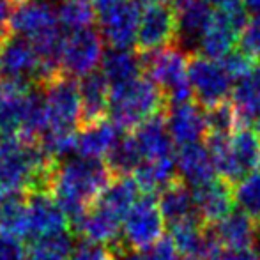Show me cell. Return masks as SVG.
<instances>
[{
	"label": "cell",
	"instance_id": "cell-7",
	"mask_svg": "<svg viewBox=\"0 0 260 260\" xmlns=\"http://www.w3.org/2000/svg\"><path fill=\"white\" fill-rule=\"evenodd\" d=\"M144 71L163 92L167 105L191 101V87L188 78L189 57L181 46H167L152 53H145Z\"/></svg>",
	"mask_w": 260,
	"mask_h": 260
},
{
	"label": "cell",
	"instance_id": "cell-12",
	"mask_svg": "<svg viewBox=\"0 0 260 260\" xmlns=\"http://www.w3.org/2000/svg\"><path fill=\"white\" fill-rule=\"evenodd\" d=\"M165 218L157 200L145 193L135 202L122 221L124 243L131 250H145L163 236Z\"/></svg>",
	"mask_w": 260,
	"mask_h": 260
},
{
	"label": "cell",
	"instance_id": "cell-17",
	"mask_svg": "<svg viewBox=\"0 0 260 260\" xmlns=\"http://www.w3.org/2000/svg\"><path fill=\"white\" fill-rule=\"evenodd\" d=\"M73 230L87 243L122 248L120 244L122 219L98 202H94L80 218L73 221Z\"/></svg>",
	"mask_w": 260,
	"mask_h": 260
},
{
	"label": "cell",
	"instance_id": "cell-36",
	"mask_svg": "<svg viewBox=\"0 0 260 260\" xmlns=\"http://www.w3.org/2000/svg\"><path fill=\"white\" fill-rule=\"evenodd\" d=\"M237 50H241L251 60H260V20H250L243 27L237 39Z\"/></svg>",
	"mask_w": 260,
	"mask_h": 260
},
{
	"label": "cell",
	"instance_id": "cell-45",
	"mask_svg": "<svg viewBox=\"0 0 260 260\" xmlns=\"http://www.w3.org/2000/svg\"><path fill=\"white\" fill-rule=\"evenodd\" d=\"M137 4H142V6H168V2H174V0H135Z\"/></svg>",
	"mask_w": 260,
	"mask_h": 260
},
{
	"label": "cell",
	"instance_id": "cell-52",
	"mask_svg": "<svg viewBox=\"0 0 260 260\" xmlns=\"http://www.w3.org/2000/svg\"><path fill=\"white\" fill-rule=\"evenodd\" d=\"M258 170H260V167H258Z\"/></svg>",
	"mask_w": 260,
	"mask_h": 260
},
{
	"label": "cell",
	"instance_id": "cell-46",
	"mask_svg": "<svg viewBox=\"0 0 260 260\" xmlns=\"http://www.w3.org/2000/svg\"><path fill=\"white\" fill-rule=\"evenodd\" d=\"M246 127H250V129L253 131V133L257 135V137L260 138V115H257V117H255V119L251 120V122L248 124Z\"/></svg>",
	"mask_w": 260,
	"mask_h": 260
},
{
	"label": "cell",
	"instance_id": "cell-48",
	"mask_svg": "<svg viewBox=\"0 0 260 260\" xmlns=\"http://www.w3.org/2000/svg\"><path fill=\"white\" fill-rule=\"evenodd\" d=\"M255 225H257V243L260 244V221L255 223Z\"/></svg>",
	"mask_w": 260,
	"mask_h": 260
},
{
	"label": "cell",
	"instance_id": "cell-15",
	"mask_svg": "<svg viewBox=\"0 0 260 260\" xmlns=\"http://www.w3.org/2000/svg\"><path fill=\"white\" fill-rule=\"evenodd\" d=\"M140 14L142 11L135 0H127L100 14L98 21H100L103 39L112 48H131L137 41Z\"/></svg>",
	"mask_w": 260,
	"mask_h": 260
},
{
	"label": "cell",
	"instance_id": "cell-3",
	"mask_svg": "<svg viewBox=\"0 0 260 260\" xmlns=\"http://www.w3.org/2000/svg\"><path fill=\"white\" fill-rule=\"evenodd\" d=\"M11 32L34 45L50 75H60L58 57L64 32L58 23L57 9L48 0L18 2L11 14Z\"/></svg>",
	"mask_w": 260,
	"mask_h": 260
},
{
	"label": "cell",
	"instance_id": "cell-23",
	"mask_svg": "<svg viewBox=\"0 0 260 260\" xmlns=\"http://www.w3.org/2000/svg\"><path fill=\"white\" fill-rule=\"evenodd\" d=\"M82 100V126L103 120L110 108V83L101 71H94L83 76L80 83Z\"/></svg>",
	"mask_w": 260,
	"mask_h": 260
},
{
	"label": "cell",
	"instance_id": "cell-1",
	"mask_svg": "<svg viewBox=\"0 0 260 260\" xmlns=\"http://www.w3.org/2000/svg\"><path fill=\"white\" fill-rule=\"evenodd\" d=\"M57 163L39 142L23 137L0 138V200L48 191Z\"/></svg>",
	"mask_w": 260,
	"mask_h": 260
},
{
	"label": "cell",
	"instance_id": "cell-51",
	"mask_svg": "<svg viewBox=\"0 0 260 260\" xmlns=\"http://www.w3.org/2000/svg\"><path fill=\"white\" fill-rule=\"evenodd\" d=\"M179 2H181V0H174V4H179Z\"/></svg>",
	"mask_w": 260,
	"mask_h": 260
},
{
	"label": "cell",
	"instance_id": "cell-47",
	"mask_svg": "<svg viewBox=\"0 0 260 260\" xmlns=\"http://www.w3.org/2000/svg\"><path fill=\"white\" fill-rule=\"evenodd\" d=\"M120 260H145L144 255H140V253H137V251H131V253H124L122 255V258Z\"/></svg>",
	"mask_w": 260,
	"mask_h": 260
},
{
	"label": "cell",
	"instance_id": "cell-21",
	"mask_svg": "<svg viewBox=\"0 0 260 260\" xmlns=\"http://www.w3.org/2000/svg\"><path fill=\"white\" fill-rule=\"evenodd\" d=\"M129 135H131V138H133V144H135V147H137L142 161L175 156L174 142H172L170 135H168L167 124H165V119L161 115L140 124V126L131 131Z\"/></svg>",
	"mask_w": 260,
	"mask_h": 260
},
{
	"label": "cell",
	"instance_id": "cell-38",
	"mask_svg": "<svg viewBox=\"0 0 260 260\" xmlns=\"http://www.w3.org/2000/svg\"><path fill=\"white\" fill-rule=\"evenodd\" d=\"M177 246H175L172 236H161L144 250L145 260H177Z\"/></svg>",
	"mask_w": 260,
	"mask_h": 260
},
{
	"label": "cell",
	"instance_id": "cell-10",
	"mask_svg": "<svg viewBox=\"0 0 260 260\" xmlns=\"http://www.w3.org/2000/svg\"><path fill=\"white\" fill-rule=\"evenodd\" d=\"M188 78L193 98L202 108L226 103L232 96L234 80L221 60H212L197 53L189 58Z\"/></svg>",
	"mask_w": 260,
	"mask_h": 260
},
{
	"label": "cell",
	"instance_id": "cell-37",
	"mask_svg": "<svg viewBox=\"0 0 260 260\" xmlns=\"http://www.w3.org/2000/svg\"><path fill=\"white\" fill-rule=\"evenodd\" d=\"M221 64L225 66L226 73L232 76L234 83L237 80L244 78L246 75H250L251 69L255 68V60H251L248 55H244L241 50H234L232 53H229L225 58H221Z\"/></svg>",
	"mask_w": 260,
	"mask_h": 260
},
{
	"label": "cell",
	"instance_id": "cell-18",
	"mask_svg": "<svg viewBox=\"0 0 260 260\" xmlns=\"http://www.w3.org/2000/svg\"><path fill=\"white\" fill-rule=\"evenodd\" d=\"M197 216L207 226H214L226 218L234 209V186L225 179H212L191 189Z\"/></svg>",
	"mask_w": 260,
	"mask_h": 260
},
{
	"label": "cell",
	"instance_id": "cell-28",
	"mask_svg": "<svg viewBox=\"0 0 260 260\" xmlns=\"http://www.w3.org/2000/svg\"><path fill=\"white\" fill-rule=\"evenodd\" d=\"M177 168H175V156L161 157V159L142 161L133 172V179L137 181L140 191L152 195L157 189H163L175 181Z\"/></svg>",
	"mask_w": 260,
	"mask_h": 260
},
{
	"label": "cell",
	"instance_id": "cell-5",
	"mask_svg": "<svg viewBox=\"0 0 260 260\" xmlns=\"http://www.w3.org/2000/svg\"><path fill=\"white\" fill-rule=\"evenodd\" d=\"M207 149L216 172L229 182H239L260 167V138L250 127L239 126L230 135H207Z\"/></svg>",
	"mask_w": 260,
	"mask_h": 260
},
{
	"label": "cell",
	"instance_id": "cell-2",
	"mask_svg": "<svg viewBox=\"0 0 260 260\" xmlns=\"http://www.w3.org/2000/svg\"><path fill=\"white\" fill-rule=\"evenodd\" d=\"M112 181L113 174L106 161L78 156L55 165L48 193L75 221L103 195Z\"/></svg>",
	"mask_w": 260,
	"mask_h": 260
},
{
	"label": "cell",
	"instance_id": "cell-39",
	"mask_svg": "<svg viewBox=\"0 0 260 260\" xmlns=\"http://www.w3.org/2000/svg\"><path fill=\"white\" fill-rule=\"evenodd\" d=\"M0 260H25V248L20 241L0 236Z\"/></svg>",
	"mask_w": 260,
	"mask_h": 260
},
{
	"label": "cell",
	"instance_id": "cell-25",
	"mask_svg": "<svg viewBox=\"0 0 260 260\" xmlns=\"http://www.w3.org/2000/svg\"><path fill=\"white\" fill-rule=\"evenodd\" d=\"M157 206H159L165 221H168L170 225L197 216L193 191L181 177H177L167 188L161 189Z\"/></svg>",
	"mask_w": 260,
	"mask_h": 260
},
{
	"label": "cell",
	"instance_id": "cell-22",
	"mask_svg": "<svg viewBox=\"0 0 260 260\" xmlns=\"http://www.w3.org/2000/svg\"><path fill=\"white\" fill-rule=\"evenodd\" d=\"M214 11L204 0H181L175 4V16H177V39L182 45L195 48L207 28Z\"/></svg>",
	"mask_w": 260,
	"mask_h": 260
},
{
	"label": "cell",
	"instance_id": "cell-49",
	"mask_svg": "<svg viewBox=\"0 0 260 260\" xmlns=\"http://www.w3.org/2000/svg\"><path fill=\"white\" fill-rule=\"evenodd\" d=\"M177 260H199V258H189V257H184V258H177Z\"/></svg>",
	"mask_w": 260,
	"mask_h": 260
},
{
	"label": "cell",
	"instance_id": "cell-20",
	"mask_svg": "<svg viewBox=\"0 0 260 260\" xmlns=\"http://www.w3.org/2000/svg\"><path fill=\"white\" fill-rule=\"evenodd\" d=\"M124 131H120L110 120H98L92 124H83L82 129L76 133V149L75 152L80 157L89 159H103L112 152Z\"/></svg>",
	"mask_w": 260,
	"mask_h": 260
},
{
	"label": "cell",
	"instance_id": "cell-33",
	"mask_svg": "<svg viewBox=\"0 0 260 260\" xmlns=\"http://www.w3.org/2000/svg\"><path fill=\"white\" fill-rule=\"evenodd\" d=\"M234 200L241 211L250 216L255 223L260 221V170L257 168L236 182L234 186Z\"/></svg>",
	"mask_w": 260,
	"mask_h": 260
},
{
	"label": "cell",
	"instance_id": "cell-24",
	"mask_svg": "<svg viewBox=\"0 0 260 260\" xmlns=\"http://www.w3.org/2000/svg\"><path fill=\"white\" fill-rule=\"evenodd\" d=\"M212 229H214L221 248H226V250L255 248V243H257V225L243 211H232L223 221H219Z\"/></svg>",
	"mask_w": 260,
	"mask_h": 260
},
{
	"label": "cell",
	"instance_id": "cell-6",
	"mask_svg": "<svg viewBox=\"0 0 260 260\" xmlns=\"http://www.w3.org/2000/svg\"><path fill=\"white\" fill-rule=\"evenodd\" d=\"M0 78L4 85L34 89V85H45L55 76L50 75L32 43L9 34L0 41Z\"/></svg>",
	"mask_w": 260,
	"mask_h": 260
},
{
	"label": "cell",
	"instance_id": "cell-34",
	"mask_svg": "<svg viewBox=\"0 0 260 260\" xmlns=\"http://www.w3.org/2000/svg\"><path fill=\"white\" fill-rule=\"evenodd\" d=\"M207 135H230L241 126L232 103H221L206 108Z\"/></svg>",
	"mask_w": 260,
	"mask_h": 260
},
{
	"label": "cell",
	"instance_id": "cell-26",
	"mask_svg": "<svg viewBox=\"0 0 260 260\" xmlns=\"http://www.w3.org/2000/svg\"><path fill=\"white\" fill-rule=\"evenodd\" d=\"M142 71H144V58L131 52V48H110L101 60V73L108 80L110 87L131 82L142 76Z\"/></svg>",
	"mask_w": 260,
	"mask_h": 260
},
{
	"label": "cell",
	"instance_id": "cell-31",
	"mask_svg": "<svg viewBox=\"0 0 260 260\" xmlns=\"http://www.w3.org/2000/svg\"><path fill=\"white\" fill-rule=\"evenodd\" d=\"M75 251L73 239L68 232L52 237L34 239L25 248V260H69Z\"/></svg>",
	"mask_w": 260,
	"mask_h": 260
},
{
	"label": "cell",
	"instance_id": "cell-13",
	"mask_svg": "<svg viewBox=\"0 0 260 260\" xmlns=\"http://www.w3.org/2000/svg\"><path fill=\"white\" fill-rule=\"evenodd\" d=\"M177 39V16L168 6H147L140 14L135 46L142 55L172 46Z\"/></svg>",
	"mask_w": 260,
	"mask_h": 260
},
{
	"label": "cell",
	"instance_id": "cell-9",
	"mask_svg": "<svg viewBox=\"0 0 260 260\" xmlns=\"http://www.w3.org/2000/svg\"><path fill=\"white\" fill-rule=\"evenodd\" d=\"M103 36L94 28H80L64 34L58 57L62 75L71 78H83L96 71L103 60Z\"/></svg>",
	"mask_w": 260,
	"mask_h": 260
},
{
	"label": "cell",
	"instance_id": "cell-35",
	"mask_svg": "<svg viewBox=\"0 0 260 260\" xmlns=\"http://www.w3.org/2000/svg\"><path fill=\"white\" fill-rule=\"evenodd\" d=\"M124 255L122 248L115 246H105V244L87 243L83 241L82 244L75 248L69 260H117Z\"/></svg>",
	"mask_w": 260,
	"mask_h": 260
},
{
	"label": "cell",
	"instance_id": "cell-19",
	"mask_svg": "<svg viewBox=\"0 0 260 260\" xmlns=\"http://www.w3.org/2000/svg\"><path fill=\"white\" fill-rule=\"evenodd\" d=\"M175 168H177L179 177L191 188L206 184L218 175L211 152H209L207 145L202 144V142L177 147Z\"/></svg>",
	"mask_w": 260,
	"mask_h": 260
},
{
	"label": "cell",
	"instance_id": "cell-29",
	"mask_svg": "<svg viewBox=\"0 0 260 260\" xmlns=\"http://www.w3.org/2000/svg\"><path fill=\"white\" fill-rule=\"evenodd\" d=\"M138 193H140V188L133 175H119V177H113V181L96 202L124 221L129 209L140 199Z\"/></svg>",
	"mask_w": 260,
	"mask_h": 260
},
{
	"label": "cell",
	"instance_id": "cell-40",
	"mask_svg": "<svg viewBox=\"0 0 260 260\" xmlns=\"http://www.w3.org/2000/svg\"><path fill=\"white\" fill-rule=\"evenodd\" d=\"M214 260H260V253L255 248H239V250L219 251Z\"/></svg>",
	"mask_w": 260,
	"mask_h": 260
},
{
	"label": "cell",
	"instance_id": "cell-30",
	"mask_svg": "<svg viewBox=\"0 0 260 260\" xmlns=\"http://www.w3.org/2000/svg\"><path fill=\"white\" fill-rule=\"evenodd\" d=\"M0 236L16 241L28 237L27 199L23 195L0 200Z\"/></svg>",
	"mask_w": 260,
	"mask_h": 260
},
{
	"label": "cell",
	"instance_id": "cell-16",
	"mask_svg": "<svg viewBox=\"0 0 260 260\" xmlns=\"http://www.w3.org/2000/svg\"><path fill=\"white\" fill-rule=\"evenodd\" d=\"M168 135L177 147L202 142L207 137L206 108L199 103L184 101V103L170 105L165 117Z\"/></svg>",
	"mask_w": 260,
	"mask_h": 260
},
{
	"label": "cell",
	"instance_id": "cell-11",
	"mask_svg": "<svg viewBox=\"0 0 260 260\" xmlns=\"http://www.w3.org/2000/svg\"><path fill=\"white\" fill-rule=\"evenodd\" d=\"M250 20L246 9L230 11V13H218L214 11L212 18L209 21L207 28L204 30L197 52L202 57L212 58V60H221L229 53H232L237 46V39Z\"/></svg>",
	"mask_w": 260,
	"mask_h": 260
},
{
	"label": "cell",
	"instance_id": "cell-41",
	"mask_svg": "<svg viewBox=\"0 0 260 260\" xmlns=\"http://www.w3.org/2000/svg\"><path fill=\"white\" fill-rule=\"evenodd\" d=\"M11 14L13 4L9 0H0V41L11 34Z\"/></svg>",
	"mask_w": 260,
	"mask_h": 260
},
{
	"label": "cell",
	"instance_id": "cell-27",
	"mask_svg": "<svg viewBox=\"0 0 260 260\" xmlns=\"http://www.w3.org/2000/svg\"><path fill=\"white\" fill-rule=\"evenodd\" d=\"M230 98L239 122L248 126L255 117L260 115V66H255L250 75L234 83Z\"/></svg>",
	"mask_w": 260,
	"mask_h": 260
},
{
	"label": "cell",
	"instance_id": "cell-4",
	"mask_svg": "<svg viewBox=\"0 0 260 260\" xmlns=\"http://www.w3.org/2000/svg\"><path fill=\"white\" fill-rule=\"evenodd\" d=\"M165 106L167 100L161 89L147 76H138L122 85L110 87V117L124 133L154 119Z\"/></svg>",
	"mask_w": 260,
	"mask_h": 260
},
{
	"label": "cell",
	"instance_id": "cell-14",
	"mask_svg": "<svg viewBox=\"0 0 260 260\" xmlns=\"http://www.w3.org/2000/svg\"><path fill=\"white\" fill-rule=\"evenodd\" d=\"M28 212V237L41 239L58 234H66L69 218L57 200L48 191H36L27 197Z\"/></svg>",
	"mask_w": 260,
	"mask_h": 260
},
{
	"label": "cell",
	"instance_id": "cell-50",
	"mask_svg": "<svg viewBox=\"0 0 260 260\" xmlns=\"http://www.w3.org/2000/svg\"><path fill=\"white\" fill-rule=\"evenodd\" d=\"M14 2H16V4H18V2H25V0H14Z\"/></svg>",
	"mask_w": 260,
	"mask_h": 260
},
{
	"label": "cell",
	"instance_id": "cell-32",
	"mask_svg": "<svg viewBox=\"0 0 260 260\" xmlns=\"http://www.w3.org/2000/svg\"><path fill=\"white\" fill-rule=\"evenodd\" d=\"M57 16L60 27L68 32L89 28L96 18L92 0H62L57 7Z\"/></svg>",
	"mask_w": 260,
	"mask_h": 260
},
{
	"label": "cell",
	"instance_id": "cell-43",
	"mask_svg": "<svg viewBox=\"0 0 260 260\" xmlns=\"http://www.w3.org/2000/svg\"><path fill=\"white\" fill-rule=\"evenodd\" d=\"M127 2V0H92L94 4V11H96V16H100V14L106 13V11L113 9L115 6H119V4H124Z\"/></svg>",
	"mask_w": 260,
	"mask_h": 260
},
{
	"label": "cell",
	"instance_id": "cell-8",
	"mask_svg": "<svg viewBox=\"0 0 260 260\" xmlns=\"http://www.w3.org/2000/svg\"><path fill=\"white\" fill-rule=\"evenodd\" d=\"M43 92L45 103V133H76L82 124V100L80 87L75 78L68 75H57L46 82Z\"/></svg>",
	"mask_w": 260,
	"mask_h": 260
},
{
	"label": "cell",
	"instance_id": "cell-42",
	"mask_svg": "<svg viewBox=\"0 0 260 260\" xmlns=\"http://www.w3.org/2000/svg\"><path fill=\"white\" fill-rule=\"evenodd\" d=\"M212 11L218 13H230L244 7V0H204Z\"/></svg>",
	"mask_w": 260,
	"mask_h": 260
},
{
	"label": "cell",
	"instance_id": "cell-44",
	"mask_svg": "<svg viewBox=\"0 0 260 260\" xmlns=\"http://www.w3.org/2000/svg\"><path fill=\"white\" fill-rule=\"evenodd\" d=\"M244 9L250 18L260 20V0H244Z\"/></svg>",
	"mask_w": 260,
	"mask_h": 260
}]
</instances>
